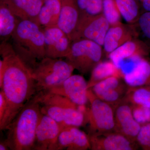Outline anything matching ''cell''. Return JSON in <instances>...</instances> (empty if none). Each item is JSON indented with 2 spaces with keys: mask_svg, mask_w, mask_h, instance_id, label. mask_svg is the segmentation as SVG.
I'll return each mask as SVG.
<instances>
[{
  "mask_svg": "<svg viewBox=\"0 0 150 150\" xmlns=\"http://www.w3.org/2000/svg\"><path fill=\"white\" fill-rule=\"evenodd\" d=\"M0 87L6 100L7 109L0 121L1 131L6 130L25 103L36 94L31 70L7 41L0 45Z\"/></svg>",
  "mask_w": 150,
  "mask_h": 150,
  "instance_id": "6da1fadb",
  "label": "cell"
},
{
  "mask_svg": "<svg viewBox=\"0 0 150 150\" xmlns=\"http://www.w3.org/2000/svg\"><path fill=\"white\" fill-rule=\"evenodd\" d=\"M42 112L34 96L8 127L6 139L11 150H33L35 133Z\"/></svg>",
  "mask_w": 150,
  "mask_h": 150,
  "instance_id": "7a4b0ae2",
  "label": "cell"
},
{
  "mask_svg": "<svg viewBox=\"0 0 150 150\" xmlns=\"http://www.w3.org/2000/svg\"><path fill=\"white\" fill-rule=\"evenodd\" d=\"M11 37L15 50L25 61L35 62L46 57L43 28L35 22L21 20Z\"/></svg>",
  "mask_w": 150,
  "mask_h": 150,
  "instance_id": "3957f363",
  "label": "cell"
},
{
  "mask_svg": "<svg viewBox=\"0 0 150 150\" xmlns=\"http://www.w3.org/2000/svg\"><path fill=\"white\" fill-rule=\"evenodd\" d=\"M74 67L62 59L45 57L37 62L31 71L36 94L59 86L72 75Z\"/></svg>",
  "mask_w": 150,
  "mask_h": 150,
  "instance_id": "277c9868",
  "label": "cell"
},
{
  "mask_svg": "<svg viewBox=\"0 0 150 150\" xmlns=\"http://www.w3.org/2000/svg\"><path fill=\"white\" fill-rule=\"evenodd\" d=\"M103 47L97 43L85 38L72 41L66 61L81 74H87L102 61Z\"/></svg>",
  "mask_w": 150,
  "mask_h": 150,
  "instance_id": "5b68a950",
  "label": "cell"
},
{
  "mask_svg": "<svg viewBox=\"0 0 150 150\" xmlns=\"http://www.w3.org/2000/svg\"><path fill=\"white\" fill-rule=\"evenodd\" d=\"M89 101L87 115L90 134H101L115 132L114 109L112 105L98 98L91 89H88Z\"/></svg>",
  "mask_w": 150,
  "mask_h": 150,
  "instance_id": "8992f818",
  "label": "cell"
},
{
  "mask_svg": "<svg viewBox=\"0 0 150 150\" xmlns=\"http://www.w3.org/2000/svg\"><path fill=\"white\" fill-rule=\"evenodd\" d=\"M110 26L103 13L95 16H80L72 41L85 38L103 46L105 37Z\"/></svg>",
  "mask_w": 150,
  "mask_h": 150,
  "instance_id": "52a82bcc",
  "label": "cell"
},
{
  "mask_svg": "<svg viewBox=\"0 0 150 150\" xmlns=\"http://www.w3.org/2000/svg\"><path fill=\"white\" fill-rule=\"evenodd\" d=\"M119 69L122 79L129 87L150 86V59L147 56L126 60Z\"/></svg>",
  "mask_w": 150,
  "mask_h": 150,
  "instance_id": "ba28073f",
  "label": "cell"
},
{
  "mask_svg": "<svg viewBox=\"0 0 150 150\" xmlns=\"http://www.w3.org/2000/svg\"><path fill=\"white\" fill-rule=\"evenodd\" d=\"M62 128L48 115L42 113L38 122L33 150H56Z\"/></svg>",
  "mask_w": 150,
  "mask_h": 150,
  "instance_id": "9c48e42d",
  "label": "cell"
},
{
  "mask_svg": "<svg viewBox=\"0 0 150 150\" xmlns=\"http://www.w3.org/2000/svg\"><path fill=\"white\" fill-rule=\"evenodd\" d=\"M88 82L82 76L72 75L59 86L46 91L66 97L77 105L89 103Z\"/></svg>",
  "mask_w": 150,
  "mask_h": 150,
  "instance_id": "30bf717a",
  "label": "cell"
},
{
  "mask_svg": "<svg viewBox=\"0 0 150 150\" xmlns=\"http://www.w3.org/2000/svg\"><path fill=\"white\" fill-rule=\"evenodd\" d=\"M46 57L62 59L70 52L71 41L57 25L43 27Z\"/></svg>",
  "mask_w": 150,
  "mask_h": 150,
  "instance_id": "8fae6325",
  "label": "cell"
},
{
  "mask_svg": "<svg viewBox=\"0 0 150 150\" xmlns=\"http://www.w3.org/2000/svg\"><path fill=\"white\" fill-rule=\"evenodd\" d=\"M118 76L110 77L91 88L98 98L113 108L123 100L129 86Z\"/></svg>",
  "mask_w": 150,
  "mask_h": 150,
  "instance_id": "7c38bea8",
  "label": "cell"
},
{
  "mask_svg": "<svg viewBox=\"0 0 150 150\" xmlns=\"http://www.w3.org/2000/svg\"><path fill=\"white\" fill-rule=\"evenodd\" d=\"M114 109L115 132L122 134L131 142L137 143V136L142 125L134 118L131 105L122 100Z\"/></svg>",
  "mask_w": 150,
  "mask_h": 150,
  "instance_id": "4fadbf2b",
  "label": "cell"
},
{
  "mask_svg": "<svg viewBox=\"0 0 150 150\" xmlns=\"http://www.w3.org/2000/svg\"><path fill=\"white\" fill-rule=\"evenodd\" d=\"M88 136L93 150H134L138 148L137 143L118 132Z\"/></svg>",
  "mask_w": 150,
  "mask_h": 150,
  "instance_id": "5bb4252c",
  "label": "cell"
},
{
  "mask_svg": "<svg viewBox=\"0 0 150 150\" xmlns=\"http://www.w3.org/2000/svg\"><path fill=\"white\" fill-rule=\"evenodd\" d=\"M138 36L135 24H126L121 22L110 26L104 38L103 46L104 53L108 57L118 47Z\"/></svg>",
  "mask_w": 150,
  "mask_h": 150,
  "instance_id": "9a60e30c",
  "label": "cell"
},
{
  "mask_svg": "<svg viewBox=\"0 0 150 150\" xmlns=\"http://www.w3.org/2000/svg\"><path fill=\"white\" fill-rule=\"evenodd\" d=\"M43 114L50 116L56 121L62 129L67 126L79 127L87 123L86 117L77 108H62L41 105Z\"/></svg>",
  "mask_w": 150,
  "mask_h": 150,
  "instance_id": "2e32d148",
  "label": "cell"
},
{
  "mask_svg": "<svg viewBox=\"0 0 150 150\" xmlns=\"http://www.w3.org/2000/svg\"><path fill=\"white\" fill-rule=\"evenodd\" d=\"M91 149L88 135L75 126L62 129L57 141L56 150Z\"/></svg>",
  "mask_w": 150,
  "mask_h": 150,
  "instance_id": "e0dca14e",
  "label": "cell"
},
{
  "mask_svg": "<svg viewBox=\"0 0 150 150\" xmlns=\"http://www.w3.org/2000/svg\"><path fill=\"white\" fill-rule=\"evenodd\" d=\"M150 53L149 45L135 38L112 51L108 57L119 69L126 60L137 56H148Z\"/></svg>",
  "mask_w": 150,
  "mask_h": 150,
  "instance_id": "ac0fdd59",
  "label": "cell"
},
{
  "mask_svg": "<svg viewBox=\"0 0 150 150\" xmlns=\"http://www.w3.org/2000/svg\"><path fill=\"white\" fill-rule=\"evenodd\" d=\"M44 1L0 0L6 4L14 14L20 19L31 21L38 24V16Z\"/></svg>",
  "mask_w": 150,
  "mask_h": 150,
  "instance_id": "d6986e66",
  "label": "cell"
},
{
  "mask_svg": "<svg viewBox=\"0 0 150 150\" xmlns=\"http://www.w3.org/2000/svg\"><path fill=\"white\" fill-rule=\"evenodd\" d=\"M80 13L75 0H62V7L57 25L65 32L72 42Z\"/></svg>",
  "mask_w": 150,
  "mask_h": 150,
  "instance_id": "ffe728a7",
  "label": "cell"
},
{
  "mask_svg": "<svg viewBox=\"0 0 150 150\" xmlns=\"http://www.w3.org/2000/svg\"><path fill=\"white\" fill-rule=\"evenodd\" d=\"M114 76L122 78L120 69L110 60L101 61L91 71L90 78L88 82V88H91L100 82Z\"/></svg>",
  "mask_w": 150,
  "mask_h": 150,
  "instance_id": "44dd1931",
  "label": "cell"
},
{
  "mask_svg": "<svg viewBox=\"0 0 150 150\" xmlns=\"http://www.w3.org/2000/svg\"><path fill=\"white\" fill-rule=\"evenodd\" d=\"M21 20L14 14L6 4L0 1V38L7 41L11 37Z\"/></svg>",
  "mask_w": 150,
  "mask_h": 150,
  "instance_id": "7402d4cb",
  "label": "cell"
},
{
  "mask_svg": "<svg viewBox=\"0 0 150 150\" xmlns=\"http://www.w3.org/2000/svg\"><path fill=\"white\" fill-rule=\"evenodd\" d=\"M62 7V0H44L38 16L39 24L43 27L57 25Z\"/></svg>",
  "mask_w": 150,
  "mask_h": 150,
  "instance_id": "603a6c76",
  "label": "cell"
},
{
  "mask_svg": "<svg viewBox=\"0 0 150 150\" xmlns=\"http://www.w3.org/2000/svg\"><path fill=\"white\" fill-rule=\"evenodd\" d=\"M121 16L128 23L135 24L142 13L138 0H114Z\"/></svg>",
  "mask_w": 150,
  "mask_h": 150,
  "instance_id": "cb8c5ba5",
  "label": "cell"
},
{
  "mask_svg": "<svg viewBox=\"0 0 150 150\" xmlns=\"http://www.w3.org/2000/svg\"><path fill=\"white\" fill-rule=\"evenodd\" d=\"M123 100L131 105L150 108V86H129Z\"/></svg>",
  "mask_w": 150,
  "mask_h": 150,
  "instance_id": "d4e9b609",
  "label": "cell"
},
{
  "mask_svg": "<svg viewBox=\"0 0 150 150\" xmlns=\"http://www.w3.org/2000/svg\"><path fill=\"white\" fill-rule=\"evenodd\" d=\"M102 13L110 26L121 22L122 17L114 0H103Z\"/></svg>",
  "mask_w": 150,
  "mask_h": 150,
  "instance_id": "484cf974",
  "label": "cell"
},
{
  "mask_svg": "<svg viewBox=\"0 0 150 150\" xmlns=\"http://www.w3.org/2000/svg\"><path fill=\"white\" fill-rule=\"evenodd\" d=\"M131 105L133 116L137 122L142 126L150 122V108L137 105Z\"/></svg>",
  "mask_w": 150,
  "mask_h": 150,
  "instance_id": "4316f807",
  "label": "cell"
},
{
  "mask_svg": "<svg viewBox=\"0 0 150 150\" xmlns=\"http://www.w3.org/2000/svg\"><path fill=\"white\" fill-rule=\"evenodd\" d=\"M137 143L143 149L150 150V122L141 126L137 136Z\"/></svg>",
  "mask_w": 150,
  "mask_h": 150,
  "instance_id": "83f0119b",
  "label": "cell"
},
{
  "mask_svg": "<svg viewBox=\"0 0 150 150\" xmlns=\"http://www.w3.org/2000/svg\"><path fill=\"white\" fill-rule=\"evenodd\" d=\"M136 24L143 35L150 41V12H144L141 14Z\"/></svg>",
  "mask_w": 150,
  "mask_h": 150,
  "instance_id": "f1b7e54d",
  "label": "cell"
},
{
  "mask_svg": "<svg viewBox=\"0 0 150 150\" xmlns=\"http://www.w3.org/2000/svg\"><path fill=\"white\" fill-rule=\"evenodd\" d=\"M6 100L4 93L1 90L0 91V121L2 120L7 109Z\"/></svg>",
  "mask_w": 150,
  "mask_h": 150,
  "instance_id": "f546056e",
  "label": "cell"
},
{
  "mask_svg": "<svg viewBox=\"0 0 150 150\" xmlns=\"http://www.w3.org/2000/svg\"><path fill=\"white\" fill-rule=\"evenodd\" d=\"M81 15H83L86 13L91 0H75Z\"/></svg>",
  "mask_w": 150,
  "mask_h": 150,
  "instance_id": "4dcf8cb0",
  "label": "cell"
},
{
  "mask_svg": "<svg viewBox=\"0 0 150 150\" xmlns=\"http://www.w3.org/2000/svg\"><path fill=\"white\" fill-rule=\"evenodd\" d=\"M140 2L144 12H150V0H142Z\"/></svg>",
  "mask_w": 150,
  "mask_h": 150,
  "instance_id": "1f68e13d",
  "label": "cell"
},
{
  "mask_svg": "<svg viewBox=\"0 0 150 150\" xmlns=\"http://www.w3.org/2000/svg\"><path fill=\"white\" fill-rule=\"evenodd\" d=\"M10 150L8 144L7 142L6 139L4 141L1 142L0 144V150Z\"/></svg>",
  "mask_w": 150,
  "mask_h": 150,
  "instance_id": "d6a6232c",
  "label": "cell"
},
{
  "mask_svg": "<svg viewBox=\"0 0 150 150\" xmlns=\"http://www.w3.org/2000/svg\"><path fill=\"white\" fill-rule=\"evenodd\" d=\"M138 1H142V0H138Z\"/></svg>",
  "mask_w": 150,
  "mask_h": 150,
  "instance_id": "836d02e7",
  "label": "cell"
}]
</instances>
